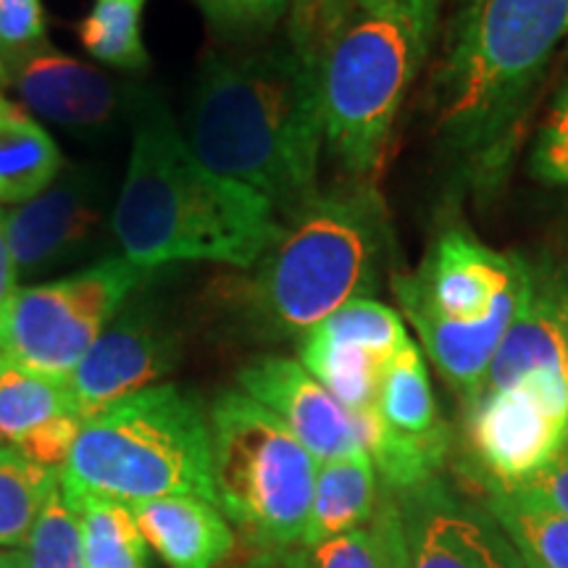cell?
Returning <instances> with one entry per match:
<instances>
[{
  "mask_svg": "<svg viewBox=\"0 0 568 568\" xmlns=\"http://www.w3.org/2000/svg\"><path fill=\"white\" fill-rule=\"evenodd\" d=\"M318 59L322 48L293 40L253 53L205 55L180 126L205 169L258 193L280 222L318 195Z\"/></svg>",
  "mask_w": 568,
  "mask_h": 568,
  "instance_id": "obj_1",
  "label": "cell"
},
{
  "mask_svg": "<svg viewBox=\"0 0 568 568\" xmlns=\"http://www.w3.org/2000/svg\"><path fill=\"white\" fill-rule=\"evenodd\" d=\"M130 166L113 203L122 255L159 272L219 264L247 272L284 230L272 205L243 184L205 169L155 92L134 90Z\"/></svg>",
  "mask_w": 568,
  "mask_h": 568,
  "instance_id": "obj_2",
  "label": "cell"
},
{
  "mask_svg": "<svg viewBox=\"0 0 568 568\" xmlns=\"http://www.w3.org/2000/svg\"><path fill=\"white\" fill-rule=\"evenodd\" d=\"M568 38V0H466L429 88L443 151L479 184L500 176L531 92Z\"/></svg>",
  "mask_w": 568,
  "mask_h": 568,
  "instance_id": "obj_3",
  "label": "cell"
},
{
  "mask_svg": "<svg viewBox=\"0 0 568 568\" xmlns=\"http://www.w3.org/2000/svg\"><path fill=\"white\" fill-rule=\"evenodd\" d=\"M282 224L251 274L232 282L234 311L261 339L305 337L343 305L372 297L389 251L385 203L372 182L318 190Z\"/></svg>",
  "mask_w": 568,
  "mask_h": 568,
  "instance_id": "obj_4",
  "label": "cell"
},
{
  "mask_svg": "<svg viewBox=\"0 0 568 568\" xmlns=\"http://www.w3.org/2000/svg\"><path fill=\"white\" fill-rule=\"evenodd\" d=\"M439 0H393L355 11L324 40V145L358 182L385 169L395 119L429 55Z\"/></svg>",
  "mask_w": 568,
  "mask_h": 568,
  "instance_id": "obj_5",
  "label": "cell"
},
{
  "mask_svg": "<svg viewBox=\"0 0 568 568\" xmlns=\"http://www.w3.org/2000/svg\"><path fill=\"white\" fill-rule=\"evenodd\" d=\"M63 481L132 503L201 497L216 503L209 416L176 385H153L82 424Z\"/></svg>",
  "mask_w": 568,
  "mask_h": 568,
  "instance_id": "obj_6",
  "label": "cell"
},
{
  "mask_svg": "<svg viewBox=\"0 0 568 568\" xmlns=\"http://www.w3.org/2000/svg\"><path fill=\"white\" fill-rule=\"evenodd\" d=\"M209 426L219 510L264 548L303 539L318 460L243 389H226L213 400Z\"/></svg>",
  "mask_w": 568,
  "mask_h": 568,
  "instance_id": "obj_7",
  "label": "cell"
},
{
  "mask_svg": "<svg viewBox=\"0 0 568 568\" xmlns=\"http://www.w3.org/2000/svg\"><path fill=\"white\" fill-rule=\"evenodd\" d=\"M151 274L119 253L53 282L21 287L0 353L42 374L69 379Z\"/></svg>",
  "mask_w": 568,
  "mask_h": 568,
  "instance_id": "obj_8",
  "label": "cell"
},
{
  "mask_svg": "<svg viewBox=\"0 0 568 568\" xmlns=\"http://www.w3.org/2000/svg\"><path fill=\"white\" fill-rule=\"evenodd\" d=\"M568 439V376L535 372L508 389H487L468 406V445L485 487H518Z\"/></svg>",
  "mask_w": 568,
  "mask_h": 568,
  "instance_id": "obj_9",
  "label": "cell"
},
{
  "mask_svg": "<svg viewBox=\"0 0 568 568\" xmlns=\"http://www.w3.org/2000/svg\"><path fill=\"white\" fill-rule=\"evenodd\" d=\"M403 316L477 324L524 295L529 258L495 251L466 226H447L429 245L414 274H393Z\"/></svg>",
  "mask_w": 568,
  "mask_h": 568,
  "instance_id": "obj_10",
  "label": "cell"
},
{
  "mask_svg": "<svg viewBox=\"0 0 568 568\" xmlns=\"http://www.w3.org/2000/svg\"><path fill=\"white\" fill-rule=\"evenodd\" d=\"M113 203L105 174L63 166L40 195L6 211L19 280H38L95 253L113 234Z\"/></svg>",
  "mask_w": 568,
  "mask_h": 568,
  "instance_id": "obj_11",
  "label": "cell"
},
{
  "mask_svg": "<svg viewBox=\"0 0 568 568\" xmlns=\"http://www.w3.org/2000/svg\"><path fill=\"white\" fill-rule=\"evenodd\" d=\"M180 353V332L140 287L71 372L77 414L88 422L113 403L153 387L176 366Z\"/></svg>",
  "mask_w": 568,
  "mask_h": 568,
  "instance_id": "obj_12",
  "label": "cell"
},
{
  "mask_svg": "<svg viewBox=\"0 0 568 568\" xmlns=\"http://www.w3.org/2000/svg\"><path fill=\"white\" fill-rule=\"evenodd\" d=\"M406 339V322L395 308L358 297L303 337L301 364L351 414H364L376 406L385 366Z\"/></svg>",
  "mask_w": 568,
  "mask_h": 568,
  "instance_id": "obj_13",
  "label": "cell"
},
{
  "mask_svg": "<svg viewBox=\"0 0 568 568\" xmlns=\"http://www.w3.org/2000/svg\"><path fill=\"white\" fill-rule=\"evenodd\" d=\"M393 503L408 568H524L495 516L439 479L395 495Z\"/></svg>",
  "mask_w": 568,
  "mask_h": 568,
  "instance_id": "obj_14",
  "label": "cell"
},
{
  "mask_svg": "<svg viewBox=\"0 0 568 568\" xmlns=\"http://www.w3.org/2000/svg\"><path fill=\"white\" fill-rule=\"evenodd\" d=\"M240 389L272 410L318 464L364 450L358 418L301 361L261 355L240 368Z\"/></svg>",
  "mask_w": 568,
  "mask_h": 568,
  "instance_id": "obj_15",
  "label": "cell"
},
{
  "mask_svg": "<svg viewBox=\"0 0 568 568\" xmlns=\"http://www.w3.org/2000/svg\"><path fill=\"white\" fill-rule=\"evenodd\" d=\"M9 84L34 116L63 130H105L134 90H122L109 74L53 51L48 42L32 51L9 55Z\"/></svg>",
  "mask_w": 568,
  "mask_h": 568,
  "instance_id": "obj_16",
  "label": "cell"
},
{
  "mask_svg": "<svg viewBox=\"0 0 568 568\" xmlns=\"http://www.w3.org/2000/svg\"><path fill=\"white\" fill-rule=\"evenodd\" d=\"M535 372L568 376V268L529 261V287L487 374V389H508Z\"/></svg>",
  "mask_w": 568,
  "mask_h": 568,
  "instance_id": "obj_17",
  "label": "cell"
},
{
  "mask_svg": "<svg viewBox=\"0 0 568 568\" xmlns=\"http://www.w3.org/2000/svg\"><path fill=\"white\" fill-rule=\"evenodd\" d=\"M130 510L148 548L169 568H213L234 548L222 510L201 497H159L132 503Z\"/></svg>",
  "mask_w": 568,
  "mask_h": 568,
  "instance_id": "obj_18",
  "label": "cell"
},
{
  "mask_svg": "<svg viewBox=\"0 0 568 568\" xmlns=\"http://www.w3.org/2000/svg\"><path fill=\"white\" fill-rule=\"evenodd\" d=\"M524 295H527V290H524ZM524 295L506 303L500 311H495L493 316L477 324L443 322V318L429 316L406 318L422 337V345L432 364L437 366L447 385L456 389L468 406L485 393L489 366H493L497 347L506 337Z\"/></svg>",
  "mask_w": 568,
  "mask_h": 568,
  "instance_id": "obj_19",
  "label": "cell"
},
{
  "mask_svg": "<svg viewBox=\"0 0 568 568\" xmlns=\"http://www.w3.org/2000/svg\"><path fill=\"white\" fill-rule=\"evenodd\" d=\"M376 471L366 450L322 460L303 545L361 529L376 514Z\"/></svg>",
  "mask_w": 568,
  "mask_h": 568,
  "instance_id": "obj_20",
  "label": "cell"
},
{
  "mask_svg": "<svg viewBox=\"0 0 568 568\" xmlns=\"http://www.w3.org/2000/svg\"><path fill=\"white\" fill-rule=\"evenodd\" d=\"M63 169V155L32 113L0 95V205L40 195Z\"/></svg>",
  "mask_w": 568,
  "mask_h": 568,
  "instance_id": "obj_21",
  "label": "cell"
},
{
  "mask_svg": "<svg viewBox=\"0 0 568 568\" xmlns=\"http://www.w3.org/2000/svg\"><path fill=\"white\" fill-rule=\"evenodd\" d=\"M61 489L77 516L88 568H151L148 542L134 524L130 506L74 487L61 477Z\"/></svg>",
  "mask_w": 568,
  "mask_h": 568,
  "instance_id": "obj_22",
  "label": "cell"
},
{
  "mask_svg": "<svg viewBox=\"0 0 568 568\" xmlns=\"http://www.w3.org/2000/svg\"><path fill=\"white\" fill-rule=\"evenodd\" d=\"M374 408L385 426L403 437H450L445 422L439 418L435 389H432L424 355L410 337L385 366Z\"/></svg>",
  "mask_w": 568,
  "mask_h": 568,
  "instance_id": "obj_23",
  "label": "cell"
},
{
  "mask_svg": "<svg viewBox=\"0 0 568 568\" xmlns=\"http://www.w3.org/2000/svg\"><path fill=\"white\" fill-rule=\"evenodd\" d=\"M63 416H80L69 379L42 374L0 353V437L19 445Z\"/></svg>",
  "mask_w": 568,
  "mask_h": 568,
  "instance_id": "obj_24",
  "label": "cell"
},
{
  "mask_svg": "<svg viewBox=\"0 0 568 568\" xmlns=\"http://www.w3.org/2000/svg\"><path fill=\"white\" fill-rule=\"evenodd\" d=\"M485 508L506 529L524 568H568V516L500 487H487Z\"/></svg>",
  "mask_w": 568,
  "mask_h": 568,
  "instance_id": "obj_25",
  "label": "cell"
},
{
  "mask_svg": "<svg viewBox=\"0 0 568 568\" xmlns=\"http://www.w3.org/2000/svg\"><path fill=\"white\" fill-rule=\"evenodd\" d=\"M59 479L61 468L34 464L13 445L0 447V548H24Z\"/></svg>",
  "mask_w": 568,
  "mask_h": 568,
  "instance_id": "obj_26",
  "label": "cell"
},
{
  "mask_svg": "<svg viewBox=\"0 0 568 568\" xmlns=\"http://www.w3.org/2000/svg\"><path fill=\"white\" fill-rule=\"evenodd\" d=\"M148 0H92V9L80 24V42L92 59L122 71L148 67L142 42V13Z\"/></svg>",
  "mask_w": 568,
  "mask_h": 568,
  "instance_id": "obj_27",
  "label": "cell"
},
{
  "mask_svg": "<svg viewBox=\"0 0 568 568\" xmlns=\"http://www.w3.org/2000/svg\"><path fill=\"white\" fill-rule=\"evenodd\" d=\"M21 550L30 560V568H88L84 566L80 524H77V516L71 514L67 497H63L61 479L53 485Z\"/></svg>",
  "mask_w": 568,
  "mask_h": 568,
  "instance_id": "obj_28",
  "label": "cell"
},
{
  "mask_svg": "<svg viewBox=\"0 0 568 568\" xmlns=\"http://www.w3.org/2000/svg\"><path fill=\"white\" fill-rule=\"evenodd\" d=\"M290 568H385L379 531L353 529L345 535L305 545L287 558Z\"/></svg>",
  "mask_w": 568,
  "mask_h": 568,
  "instance_id": "obj_29",
  "label": "cell"
},
{
  "mask_svg": "<svg viewBox=\"0 0 568 568\" xmlns=\"http://www.w3.org/2000/svg\"><path fill=\"white\" fill-rule=\"evenodd\" d=\"M529 174L548 187L568 184V82L558 90L548 119L539 124L531 142Z\"/></svg>",
  "mask_w": 568,
  "mask_h": 568,
  "instance_id": "obj_30",
  "label": "cell"
},
{
  "mask_svg": "<svg viewBox=\"0 0 568 568\" xmlns=\"http://www.w3.org/2000/svg\"><path fill=\"white\" fill-rule=\"evenodd\" d=\"M213 30L247 38L264 34L290 11V0H195Z\"/></svg>",
  "mask_w": 568,
  "mask_h": 568,
  "instance_id": "obj_31",
  "label": "cell"
},
{
  "mask_svg": "<svg viewBox=\"0 0 568 568\" xmlns=\"http://www.w3.org/2000/svg\"><path fill=\"white\" fill-rule=\"evenodd\" d=\"M42 0H0V55L32 51L45 42Z\"/></svg>",
  "mask_w": 568,
  "mask_h": 568,
  "instance_id": "obj_32",
  "label": "cell"
},
{
  "mask_svg": "<svg viewBox=\"0 0 568 568\" xmlns=\"http://www.w3.org/2000/svg\"><path fill=\"white\" fill-rule=\"evenodd\" d=\"M510 493L535 503V506L568 516V447H564L548 466L539 468L535 477H529L524 485L510 487Z\"/></svg>",
  "mask_w": 568,
  "mask_h": 568,
  "instance_id": "obj_33",
  "label": "cell"
},
{
  "mask_svg": "<svg viewBox=\"0 0 568 568\" xmlns=\"http://www.w3.org/2000/svg\"><path fill=\"white\" fill-rule=\"evenodd\" d=\"M19 295V272L13 264V253L9 243V232H6V211L0 205V347H3L6 332H9L11 308Z\"/></svg>",
  "mask_w": 568,
  "mask_h": 568,
  "instance_id": "obj_34",
  "label": "cell"
},
{
  "mask_svg": "<svg viewBox=\"0 0 568 568\" xmlns=\"http://www.w3.org/2000/svg\"><path fill=\"white\" fill-rule=\"evenodd\" d=\"M376 531L382 539V552H385V568H408L406 560V545H403V529H400V516L393 500H387L379 508L376 516Z\"/></svg>",
  "mask_w": 568,
  "mask_h": 568,
  "instance_id": "obj_35",
  "label": "cell"
},
{
  "mask_svg": "<svg viewBox=\"0 0 568 568\" xmlns=\"http://www.w3.org/2000/svg\"><path fill=\"white\" fill-rule=\"evenodd\" d=\"M290 40L303 48H318V0H290Z\"/></svg>",
  "mask_w": 568,
  "mask_h": 568,
  "instance_id": "obj_36",
  "label": "cell"
},
{
  "mask_svg": "<svg viewBox=\"0 0 568 568\" xmlns=\"http://www.w3.org/2000/svg\"><path fill=\"white\" fill-rule=\"evenodd\" d=\"M347 17H351V0H318V38H329Z\"/></svg>",
  "mask_w": 568,
  "mask_h": 568,
  "instance_id": "obj_37",
  "label": "cell"
},
{
  "mask_svg": "<svg viewBox=\"0 0 568 568\" xmlns=\"http://www.w3.org/2000/svg\"><path fill=\"white\" fill-rule=\"evenodd\" d=\"M0 568H30L24 550H6L0 552Z\"/></svg>",
  "mask_w": 568,
  "mask_h": 568,
  "instance_id": "obj_38",
  "label": "cell"
},
{
  "mask_svg": "<svg viewBox=\"0 0 568 568\" xmlns=\"http://www.w3.org/2000/svg\"><path fill=\"white\" fill-rule=\"evenodd\" d=\"M387 3H393V0H351V9H355V11H376V9H385Z\"/></svg>",
  "mask_w": 568,
  "mask_h": 568,
  "instance_id": "obj_39",
  "label": "cell"
},
{
  "mask_svg": "<svg viewBox=\"0 0 568 568\" xmlns=\"http://www.w3.org/2000/svg\"><path fill=\"white\" fill-rule=\"evenodd\" d=\"M3 84H9V67H6L3 55H0V88H3Z\"/></svg>",
  "mask_w": 568,
  "mask_h": 568,
  "instance_id": "obj_40",
  "label": "cell"
},
{
  "mask_svg": "<svg viewBox=\"0 0 568 568\" xmlns=\"http://www.w3.org/2000/svg\"><path fill=\"white\" fill-rule=\"evenodd\" d=\"M566 447H568V439H566Z\"/></svg>",
  "mask_w": 568,
  "mask_h": 568,
  "instance_id": "obj_41",
  "label": "cell"
}]
</instances>
